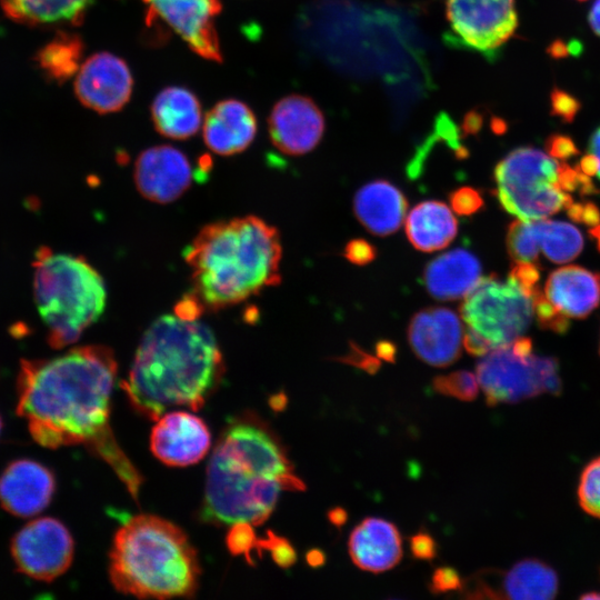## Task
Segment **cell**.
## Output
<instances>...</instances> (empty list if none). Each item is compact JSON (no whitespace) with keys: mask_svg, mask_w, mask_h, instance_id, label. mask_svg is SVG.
I'll return each mask as SVG.
<instances>
[{"mask_svg":"<svg viewBox=\"0 0 600 600\" xmlns=\"http://www.w3.org/2000/svg\"><path fill=\"white\" fill-rule=\"evenodd\" d=\"M378 357L386 361H393L396 356V348L390 342H380L377 344Z\"/></svg>","mask_w":600,"mask_h":600,"instance_id":"f6af8a7d","label":"cell"},{"mask_svg":"<svg viewBox=\"0 0 600 600\" xmlns=\"http://www.w3.org/2000/svg\"><path fill=\"white\" fill-rule=\"evenodd\" d=\"M578 499L587 513L600 518V457L583 469L578 486Z\"/></svg>","mask_w":600,"mask_h":600,"instance_id":"d6a6232c","label":"cell"},{"mask_svg":"<svg viewBox=\"0 0 600 600\" xmlns=\"http://www.w3.org/2000/svg\"><path fill=\"white\" fill-rule=\"evenodd\" d=\"M223 372L212 331L198 318L166 314L142 336L121 386L137 411L157 420L173 407L199 410Z\"/></svg>","mask_w":600,"mask_h":600,"instance_id":"7a4b0ae2","label":"cell"},{"mask_svg":"<svg viewBox=\"0 0 600 600\" xmlns=\"http://www.w3.org/2000/svg\"><path fill=\"white\" fill-rule=\"evenodd\" d=\"M11 556L17 569L36 580L52 581L73 559L74 544L59 520L40 518L28 522L12 538Z\"/></svg>","mask_w":600,"mask_h":600,"instance_id":"9c48e42d","label":"cell"},{"mask_svg":"<svg viewBox=\"0 0 600 600\" xmlns=\"http://www.w3.org/2000/svg\"><path fill=\"white\" fill-rule=\"evenodd\" d=\"M540 250L552 262L573 260L583 248L581 232L572 224L548 219L533 220Z\"/></svg>","mask_w":600,"mask_h":600,"instance_id":"f1b7e54d","label":"cell"},{"mask_svg":"<svg viewBox=\"0 0 600 600\" xmlns=\"http://www.w3.org/2000/svg\"><path fill=\"white\" fill-rule=\"evenodd\" d=\"M501 206L521 220H540L567 209L572 198L559 184L497 187Z\"/></svg>","mask_w":600,"mask_h":600,"instance_id":"4316f807","label":"cell"},{"mask_svg":"<svg viewBox=\"0 0 600 600\" xmlns=\"http://www.w3.org/2000/svg\"><path fill=\"white\" fill-rule=\"evenodd\" d=\"M580 109L579 101L571 94L554 89L551 93V111L561 120L570 122Z\"/></svg>","mask_w":600,"mask_h":600,"instance_id":"d590c367","label":"cell"},{"mask_svg":"<svg viewBox=\"0 0 600 600\" xmlns=\"http://www.w3.org/2000/svg\"><path fill=\"white\" fill-rule=\"evenodd\" d=\"M207 147L220 156H232L247 149L257 133V119L242 101L226 99L216 103L202 124Z\"/></svg>","mask_w":600,"mask_h":600,"instance_id":"d6986e66","label":"cell"},{"mask_svg":"<svg viewBox=\"0 0 600 600\" xmlns=\"http://www.w3.org/2000/svg\"><path fill=\"white\" fill-rule=\"evenodd\" d=\"M33 297L47 327L48 343L61 349L76 342L102 314L103 279L82 257L40 247L33 260Z\"/></svg>","mask_w":600,"mask_h":600,"instance_id":"8992f818","label":"cell"},{"mask_svg":"<svg viewBox=\"0 0 600 600\" xmlns=\"http://www.w3.org/2000/svg\"><path fill=\"white\" fill-rule=\"evenodd\" d=\"M292 469L279 440L262 423H230L208 464L202 519L234 528L262 524L282 491L306 489Z\"/></svg>","mask_w":600,"mask_h":600,"instance_id":"3957f363","label":"cell"},{"mask_svg":"<svg viewBox=\"0 0 600 600\" xmlns=\"http://www.w3.org/2000/svg\"><path fill=\"white\" fill-rule=\"evenodd\" d=\"M306 559L309 566L313 568L321 567L326 562L324 553L320 549H311L307 553Z\"/></svg>","mask_w":600,"mask_h":600,"instance_id":"7dc6e473","label":"cell"},{"mask_svg":"<svg viewBox=\"0 0 600 600\" xmlns=\"http://www.w3.org/2000/svg\"><path fill=\"white\" fill-rule=\"evenodd\" d=\"M590 234L597 241L598 249L600 250V224L593 226L590 230Z\"/></svg>","mask_w":600,"mask_h":600,"instance_id":"681fc988","label":"cell"},{"mask_svg":"<svg viewBox=\"0 0 600 600\" xmlns=\"http://www.w3.org/2000/svg\"><path fill=\"white\" fill-rule=\"evenodd\" d=\"M458 222L443 202L429 200L417 204L407 216L406 232L411 244L423 252L446 248L456 237Z\"/></svg>","mask_w":600,"mask_h":600,"instance_id":"484cf974","label":"cell"},{"mask_svg":"<svg viewBox=\"0 0 600 600\" xmlns=\"http://www.w3.org/2000/svg\"><path fill=\"white\" fill-rule=\"evenodd\" d=\"M507 248L516 262H536L540 248L533 220L513 221L507 233Z\"/></svg>","mask_w":600,"mask_h":600,"instance_id":"4dcf8cb0","label":"cell"},{"mask_svg":"<svg viewBox=\"0 0 600 600\" xmlns=\"http://www.w3.org/2000/svg\"><path fill=\"white\" fill-rule=\"evenodd\" d=\"M588 153H590L596 160V176L600 179V128L593 132L590 139Z\"/></svg>","mask_w":600,"mask_h":600,"instance_id":"7bdbcfd3","label":"cell"},{"mask_svg":"<svg viewBox=\"0 0 600 600\" xmlns=\"http://www.w3.org/2000/svg\"><path fill=\"white\" fill-rule=\"evenodd\" d=\"M446 18L458 42L482 53L499 49L518 27L514 0H447Z\"/></svg>","mask_w":600,"mask_h":600,"instance_id":"30bf717a","label":"cell"},{"mask_svg":"<svg viewBox=\"0 0 600 600\" xmlns=\"http://www.w3.org/2000/svg\"><path fill=\"white\" fill-rule=\"evenodd\" d=\"M561 163L549 153L526 147L512 150L494 168L497 187L559 184Z\"/></svg>","mask_w":600,"mask_h":600,"instance_id":"d4e9b609","label":"cell"},{"mask_svg":"<svg viewBox=\"0 0 600 600\" xmlns=\"http://www.w3.org/2000/svg\"><path fill=\"white\" fill-rule=\"evenodd\" d=\"M540 293L561 317L584 318L600 304V273L563 267L549 274Z\"/></svg>","mask_w":600,"mask_h":600,"instance_id":"ffe728a7","label":"cell"},{"mask_svg":"<svg viewBox=\"0 0 600 600\" xmlns=\"http://www.w3.org/2000/svg\"><path fill=\"white\" fill-rule=\"evenodd\" d=\"M326 129L322 110L309 97L289 94L272 108L268 130L273 146L284 154L302 156L321 141Z\"/></svg>","mask_w":600,"mask_h":600,"instance_id":"5bb4252c","label":"cell"},{"mask_svg":"<svg viewBox=\"0 0 600 600\" xmlns=\"http://www.w3.org/2000/svg\"><path fill=\"white\" fill-rule=\"evenodd\" d=\"M567 212L574 221L582 222L589 227L597 226L600 222L599 208L591 202H572L567 208Z\"/></svg>","mask_w":600,"mask_h":600,"instance_id":"ab89813d","label":"cell"},{"mask_svg":"<svg viewBox=\"0 0 600 600\" xmlns=\"http://www.w3.org/2000/svg\"><path fill=\"white\" fill-rule=\"evenodd\" d=\"M344 257L352 263L366 264L374 259L376 249L363 239H354L346 246Z\"/></svg>","mask_w":600,"mask_h":600,"instance_id":"f35d334b","label":"cell"},{"mask_svg":"<svg viewBox=\"0 0 600 600\" xmlns=\"http://www.w3.org/2000/svg\"><path fill=\"white\" fill-rule=\"evenodd\" d=\"M117 376L113 351L82 346L51 358L21 360L17 412L41 446L83 444L104 460L138 497L142 479L118 446L110 427V399Z\"/></svg>","mask_w":600,"mask_h":600,"instance_id":"6da1fadb","label":"cell"},{"mask_svg":"<svg viewBox=\"0 0 600 600\" xmlns=\"http://www.w3.org/2000/svg\"><path fill=\"white\" fill-rule=\"evenodd\" d=\"M344 362L351 363L360 369L366 370L369 373H374L379 368V360L360 351L353 349L343 360Z\"/></svg>","mask_w":600,"mask_h":600,"instance_id":"b9f144b4","label":"cell"},{"mask_svg":"<svg viewBox=\"0 0 600 600\" xmlns=\"http://www.w3.org/2000/svg\"><path fill=\"white\" fill-rule=\"evenodd\" d=\"M410 550L414 558L431 560L437 556V543L427 531H419L410 538Z\"/></svg>","mask_w":600,"mask_h":600,"instance_id":"74e56055","label":"cell"},{"mask_svg":"<svg viewBox=\"0 0 600 600\" xmlns=\"http://www.w3.org/2000/svg\"><path fill=\"white\" fill-rule=\"evenodd\" d=\"M153 13L164 21L191 50L200 57L220 62L221 48L216 17L221 12V0H142Z\"/></svg>","mask_w":600,"mask_h":600,"instance_id":"4fadbf2b","label":"cell"},{"mask_svg":"<svg viewBox=\"0 0 600 600\" xmlns=\"http://www.w3.org/2000/svg\"><path fill=\"white\" fill-rule=\"evenodd\" d=\"M462 583L463 582L454 568L440 567L434 570L429 588L432 593L438 594L458 591L462 588Z\"/></svg>","mask_w":600,"mask_h":600,"instance_id":"e575fe53","label":"cell"},{"mask_svg":"<svg viewBox=\"0 0 600 600\" xmlns=\"http://www.w3.org/2000/svg\"><path fill=\"white\" fill-rule=\"evenodd\" d=\"M569 50V47H566L564 43L560 41L552 43V46L549 48V52H551L553 57H562L567 54Z\"/></svg>","mask_w":600,"mask_h":600,"instance_id":"c3c4849f","label":"cell"},{"mask_svg":"<svg viewBox=\"0 0 600 600\" xmlns=\"http://www.w3.org/2000/svg\"><path fill=\"white\" fill-rule=\"evenodd\" d=\"M183 257L191 270L183 298L200 314L240 303L281 279L279 232L254 216L203 227Z\"/></svg>","mask_w":600,"mask_h":600,"instance_id":"277c9868","label":"cell"},{"mask_svg":"<svg viewBox=\"0 0 600 600\" xmlns=\"http://www.w3.org/2000/svg\"><path fill=\"white\" fill-rule=\"evenodd\" d=\"M462 590L468 598L547 600L557 594L558 577L540 560L526 559L502 573H477L463 582Z\"/></svg>","mask_w":600,"mask_h":600,"instance_id":"8fae6325","label":"cell"},{"mask_svg":"<svg viewBox=\"0 0 600 600\" xmlns=\"http://www.w3.org/2000/svg\"><path fill=\"white\" fill-rule=\"evenodd\" d=\"M407 207L403 193L384 180L364 184L353 199L357 218L376 236H388L397 231L404 220Z\"/></svg>","mask_w":600,"mask_h":600,"instance_id":"7402d4cb","label":"cell"},{"mask_svg":"<svg viewBox=\"0 0 600 600\" xmlns=\"http://www.w3.org/2000/svg\"><path fill=\"white\" fill-rule=\"evenodd\" d=\"M463 336V327L457 313L442 307L419 311L408 328L413 352L434 367H447L459 358Z\"/></svg>","mask_w":600,"mask_h":600,"instance_id":"e0dca14e","label":"cell"},{"mask_svg":"<svg viewBox=\"0 0 600 600\" xmlns=\"http://www.w3.org/2000/svg\"><path fill=\"white\" fill-rule=\"evenodd\" d=\"M582 598H586V599H594V598H600V594L588 593V594L583 596Z\"/></svg>","mask_w":600,"mask_h":600,"instance_id":"f907efd6","label":"cell"},{"mask_svg":"<svg viewBox=\"0 0 600 600\" xmlns=\"http://www.w3.org/2000/svg\"><path fill=\"white\" fill-rule=\"evenodd\" d=\"M96 0H0L4 14L29 27L78 24Z\"/></svg>","mask_w":600,"mask_h":600,"instance_id":"83f0119b","label":"cell"},{"mask_svg":"<svg viewBox=\"0 0 600 600\" xmlns=\"http://www.w3.org/2000/svg\"><path fill=\"white\" fill-rule=\"evenodd\" d=\"M348 547L352 562L373 573L391 569L402 557L397 527L381 518L369 517L359 523L350 534Z\"/></svg>","mask_w":600,"mask_h":600,"instance_id":"44dd1931","label":"cell"},{"mask_svg":"<svg viewBox=\"0 0 600 600\" xmlns=\"http://www.w3.org/2000/svg\"><path fill=\"white\" fill-rule=\"evenodd\" d=\"M328 519L333 526L340 528L342 524L346 523L348 519V513L344 509L337 507L328 512Z\"/></svg>","mask_w":600,"mask_h":600,"instance_id":"ee69618b","label":"cell"},{"mask_svg":"<svg viewBox=\"0 0 600 600\" xmlns=\"http://www.w3.org/2000/svg\"><path fill=\"white\" fill-rule=\"evenodd\" d=\"M480 280V262L464 249H454L434 258L423 272L428 292L439 300L463 298Z\"/></svg>","mask_w":600,"mask_h":600,"instance_id":"603a6c76","label":"cell"},{"mask_svg":"<svg viewBox=\"0 0 600 600\" xmlns=\"http://www.w3.org/2000/svg\"><path fill=\"white\" fill-rule=\"evenodd\" d=\"M477 378L490 406L554 394L561 388L557 361L534 356L526 337L483 354L477 364Z\"/></svg>","mask_w":600,"mask_h":600,"instance_id":"ba28073f","label":"cell"},{"mask_svg":"<svg viewBox=\"0 0 600 600\" xmlns=\"http://www.w3.org/2000/svg\"><path fill=\"white\" fill-rule=\"evenodd\" d=\"M548 153L558 160H564L579 153L573 141L566 136L554 134L547 141Z\"/></svg>","mask_w":600,"mask_h":600,"instance_id":"60d3db41","label":"cell"},{"mask_svg":"<svg viewBox=\"0 0 600 600\" xmlns=\"http://www.w3.org/2000/svg\"><path fill=\"white\" fill-rule=\"evenodd\" d=\"M54 489V477L47 467L29 459L14 460L0 476V504L16 517L30 518L49 506Z\"/></svg>","mask_w":600,"mask_h":600,"instance_id":"ac0fdd59","label":"cell"},{"mask_svg":"<svg viewBox=\"0 0 600 600\" xmlns=\"http://www.w3.org/2000/svg\"><path fill=\"white\" fill-rule=\"evenodd\" d=\"M132 87V74L126 61L103 51L90 56L80 66L74 93L84 107L99 113H110L127 104Z\"/></svg>","mask_w":600,"mask_h":600,"instance_id":"7c38bea8","label":"cell"},{"mask_svg":"<svg viewBox=\"0 0 600 600\" xmlns=\"http://www.w3.org/2000/svg\"><path fill=\"white\" fill-rule=\"evenodd\" d=\"M133 176L138 191L146 199L168 203L189 189L193 171L182 151L162 144L148 148L139 154Z\"/></svg>","mask_w":600,"mask_h":600,"instance_id":"9a60e30c","label":"cell"},{"mask_svg":"<svg viewBox=\"0 0 600 600\" xmlns=\"http://www.w3.org/2000/svg\"><path fill=\"white\" fill-rule=\"evenodd\" d=\"M210 431L204 421L187 411H173L157 419L150 437L152 453L171 467H187L209 451Z\"/></svg>","mask_w":600,"mask_h":600,"instance_id":"2e32d148","label":"cell"},{"mask_svg":"<svg viewBox=\"0 0 600 600\" xmlns=\"http://www.w3.org/2000/svg\"><path fill=\"white\" fill-rule=\"evenodd\" d=\"M82 50L78 36L60 32L40 49L37 60L49 78L62 82L77 74Z\"/></svg>","mask_w":600,"mask_h":600,"instance_id":"f546056e","label":"cell"},{"mask_svg":"<svg viewBox=\"0 0 600 600\" xmlns=\"http://www.w3.org/2000/svg\"><path fill=\"white\" fill-rule=\"evenodd\" d=\"M432 386L437 392L462 401L473 400L479 390L478 378L467 370L437 376Z\"/></svg>","mask_w":600,"mask_h":600,"instance_id":"1f68e13d","label":"cell"},{"mask_svg":"<svg viewBox=\"0 0 600 600\" xmlns=\"http://www.w3.org/2000/svg\"><path fill=\"white\" fill-rule=\"evenodd\" d=\"M589 22L594 33L600 36V0L593 3L589 14Z\"/></svg>","mask_w":600,"mask_h":600,"instance_id":"bcb514c9","label":"cell"},{"mask_svg":"<svg viewBox=\"0 0 600 600\" xmlns=\"http://www.w3.org/2000/svg\"><path fill=\"white\" fill-rule=\"evenodd\" d=\"M533 297L511 276L506 280L494 276L481 279L460 307L467 351L483 356L521 337L534 312Z\"/></svg>","mask_w":600,"mask_h":600,"instance_id":"52a82bcc","label":"cell"},{"mask_svg":"<svg viewBox=\"0 0 600 600\" xmlns=\"http://www.w3.org/2000/svg\"><path fill=\"white\" fill-rule=\"evenodd\" d=\"M450 203L452 209L461 216L472 214L483 206L480 193L469 187L453 191L450 194Z\"/></svg>","mask_w":600,"mask_h":600,"instance_id":"836d02e7","label":"cell"},{"mask_svg":"<svg viewBox=\"0 0 600 600\" xmlns=\"http://www.w3.org/2000/svg\"><path fill=\"white\" fill-rule=\"evenodd\" d=\"M151 118L163 137L184 140L202 124L201 104L197 96L183 87H167L152 101Z\"/></svg>","mask_w":600,"mask_h":600,"instance_id":"cb8c5ba5","label":"cell"},{"mask_svg":"<svg viewBox=\"0 0 600 600\" xmlns=\"http://www.w3.org/2000/svg\"><path fill=\"white\" fill-rule=\"evenodd\" d=\"M1 429H2V420L0 418V433H1Z\"/></svg>","mask_w":600,"mask_h":600,"instance_id":"816d5d0a","label":"cell"},{"mask_svg":"<svg viewBox=\"0 0 600 600\" xmlns=\"http://www.w3.org/2000/svg\"><path fill=\"white\" fill-rule=\"evenodd\" d=\"M109 573L122 593L168 599L192 596L200 567L196 549L179 527L158 516L139 514L116 532Z\"/></svg>","mask_w":600,"mask_h":600,"instance_id":"5b68a950","label":"cell"},{"mask_svg":"<svg viewBox=\"0 0 600 600\" xmlns=\"http://www.w3.org/2000/svg\"><path fill=\"white\" fill-rule=\"evenodd\" d=\"M266 547L272 551L274 561L283 568L292 566L297 560V554L292 546L283 538L270 533Z\"/></svg>","mask_w":600,"mask_h":600,"instance_id":"8d00e7d4","label":"cell"}]
</instances>
